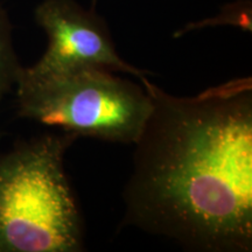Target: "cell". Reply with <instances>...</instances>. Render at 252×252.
<instances>
[{
  "mask_svg": "<svg viewBox=\"0 0 252 252\" xmlns=\"http://www.w3.org/2000/svg\"><path fill=\"white\" fill-rule=\"evenodd\" d=\"M152 110L135 145L123 223L198 252L252 250V82L196 96L145 77Z\"/></svg>",
  "mask_w": 252,
  "mask_h": 252,
  "instance_id": "6da1fadb",
  "label": "cell"
},
{
  "mask_svg": "<svg viewBox=\"0 0 252 252\" xmlns=\"http://www.w3.org/2000/svg\"><path fill=\"white\" fill-rule=\"evenodd\" d=\"M76 140L47 132L0 153V252L83 251V222L64 169Z\"/></svg>",
  "mask_w": 252,
  "mask_h": 252,
  "instance_id": "7a4b0ae2",
  "label": "cell"
},
{
  "mask_svg": "<svg viewBox=\"0 0 252 252\" xmlns=\"http://www.w3.org/2000/svg\"><path fill=\"white\" fill-rule=\"evenodd\" d=\"M19 117L76 137L133 145L152 110L144 84L103 68L34 74L15 84Z\"/></svg>",
  "mask_w": 252,
  "mask_h": 252,
  "instance_id": "3957f363",
  "label": "cell"
},
{
  "mask_svg": "<svg viewBox=\"0 0 252 252\" xmlns=\"http://www.w3.org/2000/svg\"><path fill=\"white\" fill-rule=\"evenodd\" d=\"M34 19L48 41L43 55L27 67L34 74L103 68L139 81L152 74L121 58L104 18L76 0H42L34 11Z\"/></svg>",
  "mask_w": 252,
  "mask_h": 252,
  "instance_id": "277c9868",
  "label": "cell"
},
{
  "mask_svg": "<svg viewBox=\"0 0 252 252\" xmlns=\"http://www.w3.org/2000/svg\"><path fill=\"white\" fill-rule=\"evenodd\" d=\"M21 68L13 43V25L0 1V103L15 88Z\"/></svg>",
  "mask_w": 252,
  "mask_h": 252,
  "instance_id": "5b68a950",
  "label": "cell"
},
{
  "mask_svg": "<svg viewBox=\"0 0 252 252\" xmlns=\"http://www.w3.org/2000/svg\"><path fill=\"white\" fill-rule=\"evenodd\" d=\"M235 26L242 31L252 32V5L250 0H237V1L226 4L215 17L204 19L201 21L189 23L174 34V37H180L189 32L202 30L207 27L216 26Z\"/></svg>",
  "mask_w": 252,
  "mask_h": 252,
  "instance_id": "8992f818",
  "label": "cell"
},
{
  "mask_svg": "<svg viewBox=\"0 0 252 252\" xmlns=\"http://www.w3.org/2000/svg\"><path fill=\"white\" fill-rule=\"evenodd\" d=\"M0 137H1V133H0Z\"/></svg>",
  "mask_w": 252,
  "mask_h": 252,
  "instance_id": "52a82bcc",
  "label": "cell"
}]
</instances>
